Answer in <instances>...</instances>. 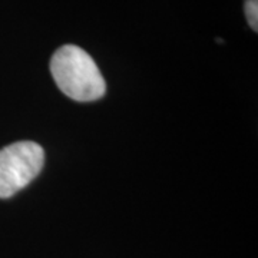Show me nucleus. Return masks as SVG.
Listing matches in <instances>:
<instances>
[{"mask_svg": "<svg viewBox=\"0 0 258 258\" xmlns=\"http://www.w3.org/2000/svg\"><path fill=\"white\" fill-rule=\"evenodd\" d=\"M50 72L57 88L74 101H96L106 92V83L98 64L82 47H59L50 59Z\"/></svg>", "mask_w": 258, "mask_h": 258, "instance_id": "nucleus-1", "label": "nucleus"}, {"mask_svg": "<svg viewBox=\"0 0 258 258\" xmlns=\"http://www.w3.org/2000/svg\"><path fill=\"white\" fill-rule=\"evenodd\" d=\"M45 164V151L33 141H19L0 149V198L28 186Z\"/></svg>", "mask_w": 258, "mask_h": 258, "instance_id": "nucleus-2", "label": "nucleus"}, {"mask_svg": "<svg viewBox=\"0 0 258 258\" xmlns=\"http://www.w3.org/2000/svg\"><path fill=\"white\" fill-rule=\"evenodd\" d=\"M244 10H245V16H247V20H248L249 26L257 32L258 30V0H245Z\"/></svg>", "mask_w": 258, "mask_h": 258, "instance_id": "nucleus-3", "label": "nucleus"}]
</instances>
